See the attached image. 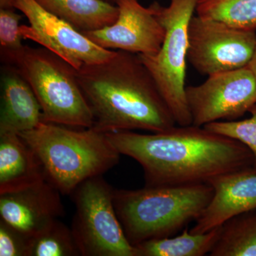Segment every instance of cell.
I'll list each match as a JSON object with an SVG mask.
<instances>
[{"instance_id":"1","label":"cell","mask_w":256,"mask_h":256,"mask_svg":"<svg viewBox=\"0 0 256 256\" xmlns=\"http://www.w3.org/2000/svg\"><path fill=\"white\" fill-rule=\"evenodd\" d=\"M176 126L152 134H105L121 154L141 165L146 186L207 184L220 175L254 168L252 152L236 140L204 127Z\"/></svg>"},{"instance_id":"2","label":"cell","mask_w":256,"mask_h":256,"mask_svg":"<svg viewBox=\"0 0 256 256\" xmlns=\"http://www.w3.org/2000/svg\"><path fill=\"white\" fill-rule=\"evenodd\" d=\"M77 78L96 130L160 132L176 126L156 80L136 54L116 50L106 62L82 65Z\"/></svg>"},{"instance_id":"3","label":"cell","mask_w":256,"mask_h":256,"mask_svg":"<svg viewBox=\"0 0 256 256\" xmlns=\"http://www.w3.org/2000/svg\"><path fill=\"white\" fill-rule=\"evenodd\" d=\"M40 122L18 133L36 154L45 178L63 195L82 182L101 176L118 164L120 153L106 134L94 128Z\"/></svg>"},{"instance_id":"4","label":"cell","mask_w":256,"mask_h":256,"mask_svg":"<svg viewBox=\"0 0 256 256\" xmlns=\"http://www.w3.org/2000/svg\"><path fill=\"white\" fill-rule=\"evenodd\" d=\"M208 184L114 190V210L128 242L134 246L173 236L195 222L213 196Z\"/></svg>"},{"instance_id":"5","label":"cell","mask_w":256,"mask_h":256,"mask_svg":"<svg viewBox=\"0 0 256 256\" xmlns=\"http://www.w3.org/2000/svg\"><path fill=\"white\" fill-rule=\"evenodd\" d=\"M31 86L43 122L90 128L94 117L77 78V69L50 50L25 46L14 65Z\"/></svg>"},{"instance_id":"6","label":"cell","mask_w":256,"mask_h":256,"mask_svg":"<svg viewBox=\"0 0 256 256\" xmlns=\"http://www.w3.org/2000/svg\"><path fill=\"white\" fill-rule=\"evenodd\" d=\"M198 0H171L168 6L150 4L165 30L164 42L152 56L139 55L169 106L178 126L192 124L186 98L188 30Z\"/></svg>"},{"instance_id":"7","label":"cell","mask_w":256,"mask_h":256,"mask_svg":"<svg viewBox=\"0 0 256 256\" xmlns=\"http://www.w3.org/2000/svg\"><path fill=\"white\" fill-rule=\"evenodd\" d=\"M114 188L102 175L88 178L72 192V230L82 256H136L114 210Z\"/></svg>"},{"instance_id":"8","label":"cell","mask_w":256,"mask_h":256,"mask_svg":"<svg viewBox=\"0 0 256 256\" xmlns=\"http://www.w3.org/2000/svg\"><path fill=\"white\" fill-rule=\"evenodd\" d=\"M188 36V60L208 76L247 66L256 50L254 30L198 15L190 21Z\"/></svg>"},{"instance_id":"9","label":"cell","mask_w":256,"mask_h":256,"mask_svg":"<svg viewBox=\"0 0 256 256\" xmlns=\"http://www.w3.org/2000/svg\"><path fill=\"white\" fill-rule=\"evenodd\" d=\"M185 92L192 124L198 127L237 120L256 105V82L248 66L210 76Z\"/></svg>"},{"instance_id":"10","label":"cell","mask_w":256,"mask_h":256,"mask_svg":"<svg viewBox=\"0 0 256 256\" xmlns=\"http://www.w3.org/2000/svg\"><path fill=\"white\" fill-rule=\"evenodd\" d=\"M14 8L30 23L20 26L24 40L36 42L75 68L106 62L116 53L98 46L82 32L44 9L36 0H14Z\"/></svg>"},{"instance_id":"11","label":"cell","mask_w":256,"mask_h":256,"mask_svg":"<svg viewBox=\"0 0 256 256\" xmlns=\"http://www.w3.org/2000/svg\"><path fill=\"white\" fill-rule=\"evenodd\" d=\"M116 4L119 14L114 24L82 33L106 50L156 54L164 42L165 30L150 5L146 8L138 0H116Z\"/></svg>"},{"instance_id":"12","label":"cell","mask_w":256,"mask_h":256,"mask_svg":"<svg viewBox=\"0 0 256 256\" xmlns=\"http://www.w3.org/2000/svg\"><path fill=\"white\" fill-rule=\"evenodd\" d=\"M60 194L46 178L0 194V220L30 238L34 236L65 214Z\"/></svg>"},{"instance_id":"13","label":"cell","mask_w":256,"mask_h":256,"mask_svg":"<svg viewBox=\"0 0 256 256\" xmlns=\"http://www.w3.org/2000/svg\"><path fill=\"white\" fill-rule=\"evenodd\" d=\"M207 184L213 188V196L190 229L192 234L206 233L236 216L256 210V172L254 168L220 175Z\"/></svg>"},{"instance_id":"14","label":"cell","mask_w":256,"mask_h":256,"mask_svg":"<svg viewBox=\"0 0 256 256\" xmlns=\"http://www.w3.org/2000/svg\"><path fill=\"white\" fill-rule=\"evenodd\" d=\"M43 122L31 86L14 66L2 64L0 133L26 132Z\"/></svg>"},{"instance_id":"15","label":"cell","mask_w":256,"mask_h":256,"mask_svg":"<svg viewBox=\"0 0 256 256\" xmlns=\"http://www.w3.org/2000/svg\"><path fill=\"white\" fill-rule=\"evenodd\" d=\"M45 178L40 160L23 138L0 133V194L18 190Z\"/></svg>"},{"instance_id":"16","label":"cell","mask_w":256,"mask_h":256,"mask_svg":"<svg viewBox=\"0 0 256 256\" xmlns=\"http://www.w3.org/2000/svg\"><path fill=\"white\" fill-rule=\"evenodd\" d=\"M44 9L80 32L95 31L114 24L117 5L102 0H36Z\"/></svg>"},{"instance_id":"17","label":"cell","mask_w":256,"mask_h":256,"mask_svg":"<svg viewBox=\"0 0 256 256\" xmlns=\"http://www.w3.org/2000/svg\"><path fill=\"white\" fill-rule=\"evenodd\" d=\"M220 226L204 234H192L188 227L178 236L154 238L134 246L136 256L210 255L220 238Z\"/></svg>"},{"instance_id":"18","label":"cell","mask_w":256,"mask_h":256,"mask_svg":"<svg viewBox=\"0 0 256 256\" xmlns=\"http://www.w3.org/2000/svg\"><path fill=\"white\" fill-rule=\"evenodd\" d=\"M210 256H256V208L236 216L220 226Z\"/></svg>"},{"instance_id":"19","label":"cell","mask_w":256,"mask_h":256,"mask_svg":"<svg viewBox=\"0 0 256 256\" xmlns=\"http://www.w3.org/2000/svg\"><path fill=\"white\" fill-rule=\"evenodd\" d=\"M196 12L202 18L256 30V0H198Z\"/></svg>"},{"instance_id":"20","label":"cell","mask_w":256,"mask_h":256,"mask_svg":"<svg viewBox=\"0 0 256 256\" xmlns=\"http://www.w3.org/2000/svg\"><path fill=\"white\" fill-rule=\"evenodd\" d=\"M72 228L60 220L30 237L28 256H80Z\"/></svg>"},{"instance_id":"21","label":"cell","mask_w":256,"mask_h":256,"mask_svg":"<svg viewBox=\"0 0 256 256\" xmlns=\"http://www.w3.org/2000/svg\"><path fill=\"white\" fill-rule=\"evenodd\" d=\"M16 8H0V58L2 64L14 65L25 46L20 32L21 14Z\"/></svg>"},{"instance_id":"22","label":"cell","mask_w":256,"mask_h":256,"mask_svg":"<svg viewBox=\"0 0 256 256\" xmlns=\"http://www.w3.org/2000/svg\"><path fill=\"white\" fill-rule=\"evenodd\" d=\"M248 118L234 121H218L204 126L212 132L233 138L247 146L254 156L256 172V105L249 110Z\"/></svg>"},{"instance_id":"23","label":"cell","mask_w":256,"mask_h":256,"mask_svg":"<svg viewBox=\"0 0 256 256\" xmlns=\"http://www.w3.org/2000/svg\"><path fill=\"white\" fill-rule=\"evenodd\" d=\"M30 237L0 220V256H28Z\"/></svg>"},{"instance_id":"24","label":"cell","mask_w":256,"mask_h":256,"mask_svg":"<svg viewBox=\"0 0 256 256\" xmlns=\"http://www.w3.org/2000/svg\"><path fill=\"white\" fill-rule=\"evenodd\" d=\"M248 67L252 70L256 82V50L252 60H250V64H248Z\"/></svg>"},{"instance_id":"25","label":"cell","mask_w":256,"mask_h":256,"mask_svg":"<svg viewBox=\"0 0 256 256\" xmlns=\"http://www.w3.org/2000/svg\"><path fill=\"white\" fill-rule=\"evenodd\" d=\"M0 8H14V0H0Z\"/></svg>"},{"instance_id":"26","label":"cell","mask_w":256,"mask_h":256,"mask_svg":"<svg viewBox=\"0 0 256 256\" xmlns=\"http://www.w3.org/2000/svg\"><path fill=\"white\" fill-rule=\"evenodd\" d=\"M102 1L110 3V4H116V0H102Z\"/></svg>"}]
</instances>
